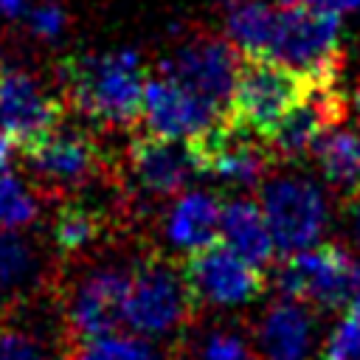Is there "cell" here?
<instances>
[{"mask_svg": "<svg viewBox=\"0 0 360 360\" xmlns=\"http://www.w3.org/2000/svg\"><path fill=\"white\" fill-rule=\"evenodd\" d=\"M129 270L121 267H98L87 273L68 298V326L73 338H90L101 332H112L124 323V301L129 290Z\"/></svg>", "mask_w": 360, "mask_h": 360, "instance_id": "obj_15", "label": "cell"}, {"mask_svg": "<svg viewBox=\"0 0 360 360\" xmlns=\"http://www.w3.org/2000/svg\"><path fill=\"white\" fill-rule=\"evenodd\" d=\"M65 22H68V17H65L62 6H56V3H42L28 11V25L39 39H56L65 31Z\"/></svg>", "mask_w": 360, "mask_h": 360, "instance_id": "obj_28", "label": "cell"}, {"mask_svg": "<svg viewBox=\"0 0 360 360\" xmlns=\"http://www.w3.org/2000/svg\"><path fill=\"white\" fill-rule=\"evenodd\" d=\"M276 284L309 309H340L360 295V262L343 245H309L281 262Z\"/></svg>", "mask_w": 360, "mask_h": 360, "instance_id": "obj_4", "label": "cell"}, {"mask_svg": "<svg viewBox=\"0 0 360 360\" xmlns=\"http://www.w3.org/2000/svg\"><path fill=\"white\" fill-rule=\"evenodd\" d=\"M259 205L276 250L295 253L318 242L326 228V197L315 180L295 172H273L259 183Z\"/></svg>", "mask_w": 360, "mask_h": 360, "instance_id": "obj_5", "label": "cell"}, {"mask_svg": "<svg viewBox=\"0 0 360 360\" xmlns=\"http://www.w3.org/2000/svg\"><path fill=\"white\" fill-rule=\"evenodd\" d=\"M65 360H158V352L149 338L112 329L90 338H73Z\"/></svg>", "mask_w": 360, "mask_h": 360, "instance_id": "obj_21", "label": "cell"}, {"mask_svg": "<svg viewBox=\"0 0 360 360\" xmlns=\"http://www.w3.org/2000/svg\"><path fill=\"white\" fill-rule=\"evenodd\" d=\"M127 163L138 191L149 197H180L183 188L200 174L188 143L149 132L129 143Z\"/></svg>", "mask_w": 360, "mask_h": 360, "instance_id": "obj_14", "label": "cell"}, {"mask_svg": "<svg viewBox=\"0 0 360 360\" xmlns=\"http://www.w3.org/2000/svg\"><path fill=\"white\" fill-rule=\"evenodd\" d=\"M37 270V256L31 245L14 231L0 228V301L31 281Z\"/></svg>", "mask_w": 360, "mask_h": 360, "instance_id": "obj_23", "label": "cell"}, {"mask_svg": "<svg viewBox=\"0 0 360 360\" xmlns=\"http://www.w3.org/2000/svg\"><path fill=\"white\" fill-rule=\"evenodd\" d=\"M225 112L217 110L211 101L172 79L169 73H155L146 79L143 87V110L141 124L149 135L158 138H194L211 129Z\"/></svg>", "mask_w": 360, "mask_h": 360, "instance_id": "obj_11", "label": "cell"}, {"mask_svg": "<svg viewBox=\"0 0 360 360\" xmlns=\"http://www.w3.org/2000/svg\"><path fill=\"white\" fill-rule=\"evenodd\" d=\"M323 360H360V295L346 307L323 343Z\"/></svg>", "mask_w": 360, "mask_h": 360, "instance_id": "obj_25", "label": "cell"}, {"mask_svg": "<svg viewBox=\"0 0 360 360\" xmlns=\"http://www.w3.org/2000/svg\"><path fill=\"white\" fill-rule=\"evenodd\" d=\"M62 124V104L39 82L17 68L0 65V127L20 146H31Z\"/></svg>", "mask_w": 360, "mask_h": 360, "instance_id": "obj_12", "label": "cell"}, {"mask_svg": "<svg viewBox=\"0 0 360 360\" xmlns=\"http://www.w3.org/2000/svg\"><path fill=\"white\" fill-rule=\"evenodd\" d=\"M312 76L262 56V53H242L236 84L225 110V118L267 135L307 93Z\"/></svg>", "mask_w": 360, "mask_h": 360, "instance_id": "obj_2", "label": "cell"}, {"mask_svg": "<svg viewBox=\"0 0 360 360\" xmlns=\"http://www.w3.org/2000/svg\"><path fill=\"white\" fill-rule=\"evenodd\" d=\"M298 6H312L321 11H332V14H346V11H357L360 0H301Z\"/></svg>", "mask_w": 360, "mask_h": 360, "instance_id": "obj_30", "label": "cell"}, {"mask_svg": "<svg viewBox=\"0 0 360 360\" xmlns=\"http://www.w3.org/2000/svg\"><path fill=\"white\" fill-rule=\"evenodd\" d=\"M278 6H270L264 0H225L222 3V20L228 39L242 53H267L273 28H276Z\"/></svg>", "mask_w": 360, "mask_h": 360, "instance_id": "obj_19", "label": "cell"}, {"mask_svg": "<svg viewBox=\"0 0 360 360\" xmlns=\"http://www.w3.org/2000/svg\"><path fill=\"white\" fill-rule=\"evenodd\" d=\"M276 6V28L264 56L307 76L340 73V17L312 6Z\"/></svg>", "mask_w": 360, "mask_h": 360, "instance_id": "obj_6", "label": "cell"}, {"mask_svg": "<svg viewBox=\"0 0 360 360\" xmlns=\"http://www.w3.org/2000/svg\"><path fill=\"white\" fill-rule=\"evenodd\" d=\"M183 278L191 295L194 309L200 307H242L256 301L267 278L259 264H250L239 253H233L225 242H214L194 253H186L180 262Z\"/></svg>", "mask_w": 360, "mask_h": 360, "instance_id": "obj_8", "label": "cell"}, {"mask_svg": "<svg viewBox=\"0 0 360 360\" xmlns=\"http://www.w3.org/2000/svg\"><path fill=\"white\" fill-rule=\"evenodd\" d=\"M239 59V48L231 39H222L211 31H194L183 37L174 56L166 59L160 70L225 112L236 84Z\"/></svg>", "mask_w": 360, "mask_h": 360, "instance_id": "obj_10", "label": "cell"}, {"mask_svg": "<svg viewBox=\"0 0 360 360\" xmlns=\"http://www.w3.org/2000/svg\"><path fill=\"white\" fill-rule=\"evenodd\" d=\"M0 360H48L45 346L22 329H0Z\"/></svg>", "mask_w": 360, "mask_h": 360, "instance_id": "obj_27", "label": "cell"}, {"mask_svg": "<svg viewBox=\"0 0 360 360\" xmlns=\"http://www.w3.org/2000/svg\"><path fill=\"white\" fill-rule=\"evenodd\" d=\"M343 211H346V222H349L352 239H354V245L360 248V186H354L352 191H346Z\"/></svg>", "mask_w": 360, "mask_h": 360, "instance_id": "obj_29", "label": "cell"}, {"mask_svg": "<svg viewBox=\"0 0 360 360\" xmlns=\"http://www.w3.org/2000/svg\"><path fill=\"white\" fill-rule=\"evenodd\" d=\"M312 155L318 158V166L326 183L335 186L338 191H352L354 186H360V135L357 132L338 127L315 143Z\"/></svg>", "mask_w": 360, "mask_h": 360, "instance_id": "obj_20", "label": "cell"}, {"mask_svg": "<svg viewBox=\"0 0 360 360\" xmlns=\"http://www.w3.org/2000/svg\"><path fill=\"white\" fill-rule=\"evenodd\" d=\"M11 146H14V141H11L6 132H0V174L6 172V166H8V160H11Z\"/></svg>", "mask_w": 360, "mask_h": 360, "instance_id": "obj_32", "label": "cell"}, {"mask_svg": "<svg viewBox=\"0 0 360 360\" xmlns=\"http://www.w3.org/2000/svg\"><path fill=\"white\" fill-rule=\"evenodd\" d=\"M219 236L233 253H239L242 259H248L250 264H259V267L267 264L276 253V242L267 228L264 211L259 202H253L248 197H233L231 202L222 205Z\"/></svg>", "mask_w": 360, "mask_h": 360, "instance_id": "obj_18", "label": "cell"}, {"mask_svg": "<svg viewBox=\"0 0 360 360\" xmlns=\"http://www.w3.org/2000/svg\"><path fill=\"white\" fill-rule=\"evenodd\" d=\"M28 169L56 188H76L101 172L98 143L79 127H56L37 143L25 146Z\"/></svg>", "mask_w": 360, "mask_h": 360, "instance_id": "obj_13", "label": "cell"}, {"mask_svg": "<svg viewBox=\"0 0 360 360\" xmlns=\"http://www.w3.org/2000/svg\"><path fill=\"white\" fill-rule=\"evenodd\" d=\"M248 338L233 326L208 329L194 346V360H248Z\"/></svg>", "mask_w": 360, "mask_h": 360, "instance_id": "obj_26", "label": "cell"}, {"mask_svg": "<svg viewBox=\"0 0 360 360\" xmlns=\"http://www.w3.org/2000/svg\"><path fill=\"white\" fill-rule=\"evenodd\" d=\"M349 101L340 87V73L312 76L309 93L264 135L276 163H295L315 149V143L346 121Z\"/></svg>", "mask_w": 360, "mask_h": 360, "instance_id": "obj_9", "label": "cell"}, {"mask_svg": "<svg viewBox=\"0 0 360 360\" xmlns=\"http://www.w3.org/2000/svg\"><path fill=\"white\" fill-rule=\"evenodd\" d=\"M354 107H357V112H360V84H357V90H354Z\"/></svg>", "mask_w": 360, "mask_h": 360, "instance_id": "obj_33", "label": "cell"}, {"mask_svg": "<svg viewBox=\"0 0 360 360\" xmlns=\"http://www.w3.org/2000/svg\"><path fill=\"white\" fill-rule=\"evenodd\" d=\"M39 214V200L34 191L14 174L3 172L0 174V228L3 231H17L25 228L37 219Z\"/></svg>", "mask_w": 360, "mask_h": 360, "instance_id": "obj_24", "label": "cell"}, {"mask_svg": "<svg viewBox=\"0 0 360 360\" xmlns=\"http://www.w3.org/2000/svg\"><path fill=\"white\" fill-rule=\"evenodd\" d=\"M194 312L183 267L166 256H146L132 264L124 301V323L141 338L177 332Z\"/></svg>", "mask_w": 360, "mask_h": 360, "instance_id": "obj_3", "label": "cell"}, {"mask_svg": "<svg viewBox=\"0 0 360 360\" xmlns=\"http://www.w3.org/2000/svg\"><path fill=\"white\" fill-rule=\"evenodd\" d=\"M59 76L73 107L98 127L141 124L146 73L135 51L82 53L62 62Z\"/></svg>", "mask_w": 360, "mask_h": 360, "instance_id": "obj_1", "label": "cell"}, {"mask_svg": "<svg viewBox=\"0 0 360 360\" xmlns=\"http://www.w3.org/2000/svg\"><path fill=\"white\" fill-rule=\"evenodd\" d=\"M188 146L200 174L228 186H259L276 166L267 138L225 115L211 129L188 138Z\"/></svg>", "mask_w": 360, "mask_h": 360, "instance_id": "obj_7", "label": "cell"}, {"mask_svg": "<svg viewBox=\"0 0 360 360\" xmlns=\"http://www.w3.org/2000/svg\"><path fill=\"white\" fill-rule=\"evenodd\" d=\"M312 312L295 298L273 304L253 329L262 360H304L312 343Z\"/></svg>", "mask_w": 360, "mask_h": 360, "instance_id": "obj_16", "label": "cell"}, {"mask_svg": "<svg viewBox=\"0 0 360 360\" xmlns=\"http://www.w3.org/2000/svg\"><path fill=\"white\" fill-rule=\"evenodd\" d=\"M101 228H104V219L98 211H93L90 205H82V202H68L56 211L53 239L62 253H79L101 236Z\"/></svg>", "mask_w": 360, "mask_h": 360, "instance_id": "obj_22", "label": "cell"}, {"mask_svg": "<svg viewBox=\"0 0 360 360\" xmlns=\"http://www.w3.org/2000/svg\"><path fill=\"white\" fill-rule=\"evenodd\" d=\"M31 0H0V17L3 20H20V17H28L31 11Z\"/></svg>", "mask_w": 360, "mask_h": 360, "instance_id": "obj_31", "label": "cell"}, {"mask_svg": "<svg viewBox=\"0 0 360 360\" xmlns=\"http://www.w3.org/2000/svg\"><path fill=\"white\" fill-rule=\"evenodd\" d=\"M222 202L211 191L180 194L163 217V236L174 250L194 253L219 239Z\"/></svg>", "mask_w": 360, "mask_h": 360, "instance_id": "obj_17", "label": "cell"}]
</instances>
